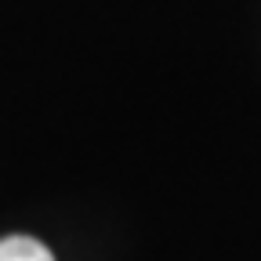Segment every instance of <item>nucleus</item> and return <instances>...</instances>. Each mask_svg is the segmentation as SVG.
<instances>
[{
	"instance_id": "obj_1",
	"label": "nucleus",
	"mask_w": 261,
	"mask_h": 261,
	"mask_svg": "<svg viewBox=\"0 0 261 261\" xmlns=\"http://www.w3.org/2000/svg\"><path fill=\"white\" fill-rule=\"evenodd\" d=\"M0 261H55V254L33 236H4L0 240Z\"/></svg>"
}]
</instances>
